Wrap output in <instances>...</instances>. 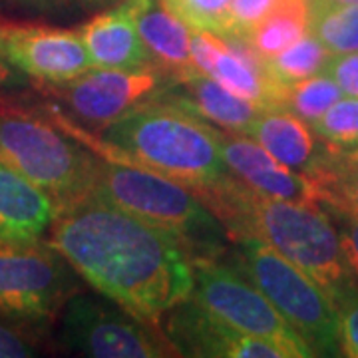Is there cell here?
Masks as SVG:
<instances>
[{
  "label": "cell",
  "instance_id": "11",
  "mask_svg": "<svg viewBox=\"0 0 358 358\" xmlns=\"http://www.w3.org/2000/svg\"><path fill=\"white\" fill-rule=\"evenodd\" d=\"M0 56L34 84L54 86L92 68L78 30L0 18Z\"/></svg>",
  "mask_w": 358,
  "mask_h": 358
},
{
  "label": "cell",
  "instance_id": "1",
  "mask_svg": "<svg viewBox=\"0 0 358 358\" xmlns=\"http://www.w3.org/2000/svg\"><path fill=\"white\" fill-rule=\"evenodd\" d=\"M46 243L96 293L150 324L159 327L192 296L195 255L189 247L94 192L58 209Z\"/></svg>",
  "mask_w": 358,
  "mask_h": 358
},
{
  "label": "cell",
  "instance_id": "36",
  "mask_svg": "<svg viewBox=\"0 0 358 358\" xmlns=\"http://www.w3.org/2000/svg\"><path fill=\"white\" fill-rule=\"evenodd\" d=\"M24 2H32V4H50V2H60V0H24Z\"/></svg>",
  "mask_w": 358,
  "mask_h": 358
},
{
  "label": "cell",
  "instance_id": "34",
  "mask_svg": "<svg viewBox=\"0 0 358 358\" xmlns=\"http://www.w3.org/2000/svg\"><path fill=\"white\" fill-rule=\"evenodd\" d=\"M82 4H86L90 8H100V6H108L112 2H117V0H80Z\"/></svg>",
  "mask_w": 358,
  "mask_h": 358
},
{
  "label": "cell",
  "instance_id": "14",
  "mask_svg": "<svg viewBox=\"0 0 358 358\" xmlns=\"http://www.w3.org/2000/svg\"><path fill=\"white\" fill-rule=\"evenodd\" d=\"M219 148L231 173L259 195L282 201L322 203L315 179L281 164L253 138L219 129Z\"/></svg>",
  "mask_w": 358,
  "mask_h": 358
},
{
  "label": "cell",
  "instance_id": "8",
  "mask_svg": "<svg viewBox=\"0 0 358 358\" xmlns=\"http://www.w3.org/2000/svg\"><path fill=\"white\" fill-rule=\"evenodd\" d=\"M78 293V273L48 243L0 247V317L46 324Z\"/></svg>",
  "mask_w": 358,
  "mask_h": 358
},
{
  "label": "cell",
  "instance_id": "7",
  "mask_svg": "<svg viewBox=\"0 0 358 358\" xmlns=\"http://www.w3.org/2000/svg\"><path fill=\"white\" fill-rule=\"evenodd\" d=\"M64 348L90 358L179 357L157 324L134 317L103 294L76 293L60 313Z\"/></svg>",
  "mask_w": 358,
  "mask_h": 358
},
{
  "label": "cell",
  "instance_id": "4",
  "mask_svg": "<svg viewBox=\"0 0 358 358\" xmlns=\"http://www.w3.org/2000/svg\"><path fill=\"white\" fill-rule=\"evenodd\" d=\"M92 192L136 217L171 231L195 257L219 259L227 251L229 235L221 221L176 179L100 157Z\"/></svg>",
  "mask_w": 358,
  "mask_h": 358
},
{
  "label": "cell",
  "instance_id": "31",
  "mask_svg": "<svg viewBox=\"0 0 358 358\" xmlns=\"http://www.w3.org/2000/svg\"><path fill=\"white\" fill-rule=\"evenodd\" d=\"M333 211H336V209H333ZM336 215H338L336 229H338L346 265H348L350 275L355 277L358 285V217L352 213H345V211H336Z\"/></svg>",
  "mask_w": 358,
  "mask_h": 358
},
{
  "label": "cell",
  "instance_id": "33",
  "mask_svg": "<svg viewBox=\"0 0 358 358\" xmlns=\"http://www.w3.org/2000/svg\"><path fill=\"white\" fill-rule=\"evenodd\" d=\"M26 78L22 72H18L14 66H10L2 56H0V100L4 98V94L6 92H10L14 90L18 84H20V80Z\"/></svg>",
  "mask_w": 358,
  "mask_h": 358
},
{
  "label": "cell",
  "instance_id": "28",
  "mask_svg": "<svg viewBox=\"0 0 358 358\" xmlns=\"http://www.w3.org/2000/svg\"><path fill=\"white\" fill-rule=\"evenodd\" d=\"M273 4L275 0H231L227 38H245L271 13Z\"/></svg>",
  "mask_w": 358,
  "mask_h": 358
},
{
  "label": "cell",
  "instance_id": "20",
  "mask_svg": "<svg viewBox=\"0 0 358 358\" xmlns=\"http://www.w3.org/2000/svg\"><path fill=\"white\" fill-rule=\"evenodd\" d=\"M308 32V0H275L271 13L249 30L245 42L268 58L289 48Z\"/></svg>",
  "mask_w": 358,
  "mask_h": 358
},
{
  "label": "cell",
  "instance_id": "10",
  "mask_svg": "<svg viewBox=\"0 0 358 358\" xmlns=\"http://www.w3.org/2000/svg\"><path fill=\"white\" fill-rule=\"evenodd\" d=\"M173 82V74L159 66L140 70L90 68L68 82L40 90L58 98L82 124L103 129L136 108L162 100Z\"/></svg>",
  "mask_w": 358,
  "mask_h": 358
},
{
  "label": "cell",
  "instance_id": "16",
  "mask_svg": "<svg viewBox=\"0 0 358 358\" xmlns=\"http://www.w3.org/2000/svg\"><path fill=\"white\" fill-rule=\"evenodd\" d=\"M90 56L92 68L100 70H140L157 66L143 44L131 8L120 0L114 8L94 16L78 28Z\"/></svg>",
  "mask_w": 358,
  "mask_h": 358
},
{
  "label": "cell",
  "instance_id": "9",
  "mask_svg": "<svg viewBox=\"0 0 358 358\" xmlns=\"http://www.w3.org/2000/svg\"><path fill=\"white\" fill-rule=\"evenodd\" d=\"M193 279L189 299L213 317L241 333L277 338L315 357L307 341L271 305L267 296L231 265L219 263V259L195 257Z\"/></svg>",
  "mask_w": 358,
  "mask_h": 358
},
{
  "label": "cell",
  "instance_id": "21",
  "mask_svg": "<svg viewBox=\"0 0 358 358\" xmlns=\"http://www.w3.org/2000/svg\"><path fill=\"white\" fill-rule=\"evenodd\" d=\"M308 34L329 54L358 50V4L308 0Z\"/></svg>",
  "mask_w": 358,
  "mask_h": 358
},
{
  "label": "cell",
  "instance_id": "19",
  "mask_svg": "<svg viewBox=\"0 0 358 358\" xmlns=\"http://www.w3.org/2000/svg\"><path fill=\"white\" fill-rule=\"evenodd\" d=\"M154 62L169 74L192 68V28L167 10L162 0H126Z\"/></svg>",
  "mask_w": 358,
  "mask_h": 358
},
{
  "label": "cell",
  "instance_id": "30",
  "mask_svg": "<svg viewBox=\"0 0 358 358\" xmlns=\"http://www.w3.org/2000/svg\"><path fill=\"white\" fill-rule=\"evenodd\" d=\"M322 72L329 74L341 88L343 96L358 98V50L346 54H329Z\"/></svg>",
  "mask_w": 358,
  "mask_h": 358
},
{
  "label": "cell",
  "instance_id": "26",
  "mask_svg": "<svg viewBox=\"0 0 358 358\" xmlns=\"http://www.w3.org/2000/svg\"><path fill=\"white\" fill-rule=\"evenodd\" d=\"M307 176L319 183L322 203L331 209L352 213L358 217V171H343L317 166Z\"/></svg>",
  "mask_w": 358,
  "mask_h": 358
},
{
  "label": "cell",
  "instance_id": "15",
  "mask_svg": "<svg viewBox=\"0 0 358 358\" xmlns=\"http://www.w3.org/2000/svg\"><path fill=\"white\" fill-rule=\"evenodd\" d=\"M58 209L50 193L0 164V247L40 245Z\"/></svg>",
  "mask_w": 358,
  "mask_h": 358
},
{
  "label": "cell",
  "instance_id": "27",
  "mask_svg": "<svg viewBox=\"0 0 358 358\" xmlns=\"http://www.w3.org/2000/svg\"><path fill=\"white\" fill-rule=\"evenodd\" d=\"M36 355V336L28 331V324L0 317V358H28Z\"/></svg>",
  "mask_w": 358,
  "mask_h": 358
},
{
  "label": "cell",
  "instance_id": "35",
  "mask_svg": "<svg viewBox=\"0 0 358 358\" xmlns=\"http://www.w3.org/2000/svg\"><path fill=\"white\" fill-rule=\"evenodd\" d=\"M319 2H331V4H358V0H319Z\"/></svg>",
  "mask_w": 358,
  "mask_h": 358
},
{
  "label": "cell",
  "instance_id": "12",
  "mask_svg": "<svg viewBox=\"0 0 358 358\" xmlns=\"http://www.w3.org/2000/svg\"><path fill=\"white\" fill-rule=\"evenodd\" d=\"M164 334L179 357L207 358H308L307 350L268 336L247 334L219 320L192 299L173 308Z\"/></svg>",
  "mask_w": 358,
  "mask_h": 358
},
{
  "label": "cell",
  "instance_id": "23",
  "mask_svg": "<svg viewBox=\"0 0 358 358\" xmlns=\"http://www.w3.org/2000/svg\"><path fill=\"white\" fill-rule=\"evenodd\" d=\"M341 98H343V92L336 86V82L320 70L317 74L291 86L285 96L282 108L303 117L308 124H313Z\"/></svg>",
  "mask_w": 358,
  "mask_h": 358
},
{
  "label": "cell",
  "instance_id": "32",
  "mask_svg": "<svg viewBox=\"0 0 358 358\" xmlns=\"http://www.w3.org/2000/svg\"><path fill=\"white\" fill-rule=\"evenodd\" d=\"M317 166L343 169V171H358V145L348 148V150H329L327 148V154H322Z\"/></svg>",
  "mask_w": 358,
  "mask_h": 358
},
{
  "label": "cell",
  "instance_id": "2",
  "mask_svg": "<svg viewBox=\"0 0 358 358\" xmlns=\"http://www.w3.org/2000/svg\"><path fill=\"white\" fill-rule=\"evenodd\" d=\"M193 193L215 213L229 241L259 239L268 245L317 282L334 307L358 293L338 229L322 203L265 197L235 176Z\"/></svg>",
  "mask_w": 358,
  "mask_h": 358
},
{
  "label": "cell",
  "instance_id": "18",
  "mask_svg": "<svg viewBox=\"0 0 358 358\" xmlns=\"http://www.w3.org/2000/svg\"><path fill=\"white\" fill-rule=\"evenodd\" d=\"M243 134L261 143L281 164L303 173H308L322 157L310 124L285 108H263Z\"/></svg>",
  "mask_w": 358,
  "mask_h": 358
},
{
  "label": "cell",
  "instance_id": "25",
  "mask_svg": "<svg viewBox=\"0 0 358 358\" xmlns=\"http://www.w3.org/2000/svg\"><path fill=\"white\" fill-rule=\"evenodd\" d=\"M162 4L192 30L229 36L231 0H162Z\"/></svg>",
  "mask_w": 358,
  "mask_h": 358
},
{
  "label": "cell",
  "instance_id": "5",
  "mask_svg": "<svg viewBox=\"0 0 358 358\" xmlns=\"http://www.w3.org/2000/svg\"><path fill=\"white\" fill-rule=\"evenodd\" d=\"M100 155L44 117L0 108V164L50 193L58 207L94 189Z\"/></svg>",
  "mask_w": 358,
  "mask_h": 358
},
{
  "label": "cell",
  "instance_id": "24",
  "mask_svg": "<svg viewBox=\"0 0 358 358\" xmlns=\"http://www.w3.org/2000/svg\"><path fill=\"white\" fill-rule=\"evenodd\" d=\"M310 128L329 150H348L358 145V98H341L315 120Z\"/></svg>",
  "mask_w": 358,
  "mask_h": 358
},
{
  "label": "cell",
  "instance_id": "29",
  "mask_svg": "<svg viewBox=\"0 0 358 358\" xmlns=\"http://www.w3.org/2000/svg\"><path fill=\"white\" fill-rule=\"evenodd\" d=\"M338 343L343 357L358 358V293L348 294L336 305Z\"/></svg>",
  "mask_w": 358,
  "mask_h": 358
},
{
  "label": "cell",
  "instance_id": "13",
  "mask_svg": "<svg viewBox=\"0 0 358 358\" xmlns=\"http://www.w3.org/2000/svg\"><path fill=\"white\" fill-rule=\"evenodd\" d=\"M192 60L197 70L211 76L223 88L261 108H282L289 90L271 82L263 56L243 38H221L211 32L192 30Z\"/></svg>",
  "mask_w": 358,
  "mask_h": 358
},
{
  "label": "cell",
  "instance_id": "3",
  "mask_svg": "<svg viewBox=\"0 0 358 358\" xmlns=\"http://www.w3.org/2000/svg\"><path fill=\"white\" fill-rule=\"evenodd\" d=\"M54 122L106 159H115L176 179L192 192L213 187L233 173L219 148V128L178 103L157 100L136 108L100 129L84 134L62 115ZM62 128V126H60Z\"/></svg>",
  "mask_w": 358,
  "mask_h": 358
},
{
  "label": "cell",
  "instance_id": "17",
  "mask_svg": "<svg viewBox=\"0 0 358 358\" xmlns=\"http://www.w3.org/2000/svg\"><path fill=\"white\" fill-rule=\"evenodd\" d=\"M173 78V86L167 90L162 100L178 103L217 128L243 134L245 128L263 110L261 106L223 88L219 82L197 70L195 66L179 72Z\"/></svg>",
  "mask_w": 358,
  "mask_h": 358
},
{
  "label": "cell",
  "instance_id": "22",
  "mask_svg": "<svg viewBox=\"0 0 358 358\" xmlns=\"http://www.w3.org/2000/svg\"><path fill=\"white\" fill-rule=\"evenodd\" d=\"M329 58V52L313 34H305L289 48H285L275 56L263 58V68L279 88L289 90L296 82L313 76L322 70Z\"/></svg>",
  "mask_w": 358,
  "mask_h": 358
},
{
  "label": "cell",
  "instance_id": "6",
  "mask_svg": "<svg viewBox=\"0 0 358 358\" xmlns=\"http://www.w3.org/2000/svg\"><path fill=\"white\" fill-rule=\"evenodd\" d=\"M235 243L233 268L267 296L315 355L338 357V315L319 285L259 239H239Z\"/></svg>",
  "mask_w": 358,
  "mask_h": 358
}]
</instances>
